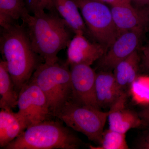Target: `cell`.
Here are the masks:
<instances>
[{
  "label": "cell",
  "mask_w": 149,
  "mask_h": 149,
  "mask_svg": "<svg viewBox=\"0 0 149 149\" xmlns=\"http://www.w3.org/2000/svg\"><path fill=\"white\" fill-rule=\"evenodd\" d=\"M21 19L33 49L44 63L58 61V54L67 47L74 34L56 12H28Z\"/></svg>",
  "instance_id": "obj_1"
},
{
  "label": "cell",
  "mask_w": 149,
  "mask_h": 149,
  "mask_svg": "<svg viewBox=\"0 0 149 149\" xmlns=\"http://www.w3.org/2000/svg\"><path fill=\"white\" fill-rule=\"evenodd\" d=\"M0 52L19 94L42 61L34 51L22 24L0 28Z\"/></svg>",
  "instance_id": "obj_2"
},
{
  "label": "cell",
  "mask_w": 149,
  "mask_h": 149,
  "mask_svg": "<svg viewBox=\"0 0 149 149\" xmlns=\"http://www.w3.org/2000/svg\"><path fill=\"white\" fill-rule=\"evenodd\" d=\"M81 144V140L62 121L49 119L29 126L3 149H77Z\"/></svg>",
  "instance_id": "obj_3"
},
{
  "label": "cell",
  "mask_w": 149,
  "mask_h": 149,
  "mask_svg": "<svg viewBox=\"0 0 149 149\" xmlns=\"http://www.w3.org/2000/svg\"><path fill=\"white\" fill-rule=\"evenodd\" d=\"M69 66L59 61L52 64L42 63L30 80L42 91L53 116L71 99V77Z\"/></svg>",
  "instance_id": "obj_4"
},
{
  "label": "cell",
  "mask_w": 149,
  "mask_h": 149,
  "mask_svg": "<svg viewBox=\"0 0 149 149\" xmlns=\"http://www.w3.org/2000/svg\"><path fill=\"white\" fill-rule=\"evenodd\" d=\"M108 116V111L80 104L70 99L54 116L99 145Z\"/></svg>",
  "instance_id": "obj_5"
},
{
  "label": "cell",
  "mask_w": 149,
  "mask_h": 149,
  "mask_svg": "<svg viewBox=\"0 0 149 149\" xmlns=\"http://www.w3.org/2000/svg\"><path fill=\"white\" fill-rule=\"evenodd\" d=\"M83 17L88 35L105 49H109L120 35L111 8L96 0H74Z\"/></svg>",
  "instance_id": "obj_6"
},
{
  "label": "cell",
  "mask_w": 149,
  "mask_h": 149,
  "mask_svg": "<svg viewBox=\"0 0 149 149\" xmlns=\"http://www.w3.org/2000/svg\"><path fill=\"white\" fill-rule=\"evenodd\" d=\"M17 107V113L27 128L50 119L53 116L45 94L31 80L19 93Z\"/></svg>",
  "instance_id": "obj_7"
},
{
  "label": "cell",
  "mask_w": 149,
  "mask_h": 149,
  "mask_svg": "<svg viewBox=\"0 0 149 149\" xmlns=\"http://www.w3.org/2000/svg\"><path fill=\"white\" fill-rule=\"evenodd\" d=\"M70 67L71 100L80 104L100 109L96 99L95 71L88 65L77 64Z\"/></svg>",
  "instance_id": "obj_8"
},
{
  "label": "cell",
  "mask_w": 149,
  "mask_h": 149,
  "mask_svg": "<svg viewBox=\"0 0 149 149\" xmlns=\"http://www.w3.org/2000/svg\"><path fill=\"white\" fill-rule=\"evenodd\" d=\"M144 33L143 31H130L120 33L105 53L97 61L98 69L100 71L113 70L120 62L138 50Z\"/></svg>",
  "instance_id": "obj_9"
},
{
  "label": "cell",
  "mask_w": 149,
  "mask_h": 149,
  "mask_svg": "<svg viewBox=\"0 0 149 149\" xmlns=\"http://www.w3.org/2000/svg\"><path fill=\"white\" fill-rule=\"evenodd\" d=\"M115 24L120 33L130 31L145 32L149 24V6H134L130 0H121L111 6Z\"/></svg>",
  "instance_id": "obj_10"
},
{
  "label": "cell",
  "mask_w": 149,
  "mask_h": 149,
  "mask_svg": "<svg viewBox=\"0 0 149 149\" xmlns=\"http://www.w3.org/2000/svg\"><path fill=\"white\" fill-rule=\"evenodd\" d=\"M67 48L66 62L69 66L77 64L91 65L106 52L101 45L88 40L81 33L74 35Z\"/></svg>",
  "instance_id": "obj_11"
},
{
  "label": "cell",
  "mask_w": 149,
  "mask_h": 149,
  "mask_svg": "<svg viewBox=\"0 0 149 149\" xmlns=\"http://www.w3.org/2000/svg\"><path fill=\"white\" fill-rule=\"evenodd\" d=\"M127 99L124 92L110 108L107 118L109 129L124 134L132 128L144 126L139 113L126 107Z\"/></svg>",
  "instance_id": "obj_12"
},
{
  "label": "cell",
  "mask_w": 149,
  "mask_h": 149,
  "mask_svg": "<svg viewBox=\"0 0 149 149\" xmlns=\"http://www.w3.org/2000/svg\"><path fill=\"white\" fill-rule=\"evenodd\" d=\"M123 93L118 86L112 71L100 70L97 73L96 97L100 108H110Z\"/></svg>",
  "instance_id": "obj_13"
},
{
  "label": "cell",
  "mask_w": 149,
  "mask_h": 149,
  "mask_svg": "<svg viewBox=\"0 0 149 149\" xmlns=\"http://www.w3.org/2000/svg\"><path fill=\"white\" fill-rule=\"evenodd\" d=\"M54 10L74 35H88V30L80 10L74 0H52Z\"/></svg>",
  "instance_id": "obj_14"
},
{
  "label": "cell",
  "mask_w": 149,
  "mask_h": 149,
  "mask_svg": "<svg viewBox=\"0 0 149 149\" xmlns=\"http://www.w3.org/2000/svg\"><path fill=\"white\" fill-rule=\"evenodd\" d=\"M17 112L1 109L0 111V147L4 148L27 128Z\"/></svg>",
  "instance_id": "obj_15"
},
{
  "label": "cell",
  "mask_w": 149,
  "mask_h": 149,
  "mask_svg": "<svg viewBox=\"0 0 149 149\" xmlns=\"http://www.w3.org/2000/svg\"><path fill=\"white\" fill-rule=\"evenodd\" d=\"M141 57L138 50L120 62L115 67L113 74L118 86L122 92H126L139 76Z\"/></svg>",
  "instance_id": "obj_16"
},
{
  "label": "cell",
  "mask_w": 149,
  "mask_h": 149,
  "mask_svg": "<svg viewBox=\"0 0 149 149\" xmlns=\"http://www.w3.org/2000/svg\"><path fill=\"white\" fill-rule=\"evenodd\" d=\"M0 96L1 109L13 110L17 107L18 95L3 59L0 61Z\"/></svg>",
  "instance_id": "obj_17"
},
{
  "label": "cell",
  "mask_w": 149,
  "mask_h": 149,
  "mask_svg": "<svg viewBox=\"0 0 149 149\" xmlns=\"http://www.w3.org/2000/svg\"><path fill=\"white\" fill-rule=\"evenodd\" d=\"M28 12L26 0H0L1 27L17 22Z\"/></svg>",
  "instance_id": "obj_18"
},
{
  "label": "cell",
  "mask_w": 149,
  "mask_h": 149,
  "mask_svg": "<svg viewBox=\"0 0 149 149\" xmlns=\"http://www.w3.org/2000/svg\"><path fill=\"white\" fill-rule=\"evenodd\" d=\"M125 134L109 129L104 131L101 141L98 146H90L91 149H129Z\"/></svg>",
  "instance_id": "obj_19"
},
{
  "label": "cell",
  "mask_w": 149,
  "mask_h": 149,
  "mask_svg": "<svg viewBox=\"0 0 149 149\" xmlns=\"http://www.w3.org/2000/svg\"><path fill=\"white\" fill-rule=\"evenodd\" d=\"M129 90L132 100L137 104H149V76H138Z\"/></svg>",
  "instance_id": "obj_20"
},
{
  "label": "cell",
  "mask_w": 149,
  "mask_h": 149,
  "mask_svg": "<svg viewBox=\"0 0 149 149\" xmlns=\"http://www.w3.org/2000/svg\"><path fill=\"white\" fill-rule=\"evenodd\" d=\"M27 9L32 14L45 11H55L52 0H26Z\"/></svg>",
  "instance_id": "obj_21"
},
{
  "label": "cell",
  "mask_w": 149,
  "mask_h": 149,
  "mask_svg": "<svg viewBox=\"0 0 149 149\" xmlns=\"http://www.w3.org/2000/svg\"><path fill=\"white\" fill-rule=\"evenodd\" d=\"M140 68L143 72L149 74V41L142 48Z\"/></svg>",
  "instance_id": "obj_22"
},
{
  "label": "cell",
  "mask_w": 149,
  "mask_h": 149,
  "mask_svg": "<svg viewBox=\"0 0 149 149\" xmlns=\"http://www.w3.org/2000/svg\"><path fill=\"white\" fill-rule=\"evenodd\" d=\"M136 148L138 149H149V129L139 139Z\"/></svg>",
  "instance_id": "obj_23"
},
{
  "label": "cell",
  "mask_w": 149,
  "mask_h": 149,
  "mask_svg": "<svg viewBox=\"0 0 149 149\" xmlns=\"http://www.w3.org/2000/svg\"><path fill=\"white\" fill-rule=\"evenodd\" d=\"M139 114L143 121L144 126L149 128V104L145 106Z\"/></svg>",
  "instance_id": "obj_24"
},
{
  "label": "cell",
  "mask_w": 149,
  "mask_h": 149,
  "mask_svg": "<svg viewBox=\"0 0 149 149\" xmlns=\"http://www.w3.org/2000/svg\"><path fill=\"white\" fill-rule=\"evenodd\" d=\"M134 6L138 8H144L149 6V0H130Z\"/></svg>",
  "instance_id": "obj_25"
},
{
  "label": "cell",
  "mask_w": 149,
  "mask_h": 149,
  "mask_svg": "<svg viewBox=\"0 0 149 149\" xmlns=\"http://www.w3.org/2000/svg\"><path fill=\"white\" fill-rule=\"evenodd\" d=\"M96 1H99L103 3L106 4H109L111 6L116 3L120 1L121 0H96Z\"/></svg>",
  "instance_id": "obj_26"
}]
</instances>
